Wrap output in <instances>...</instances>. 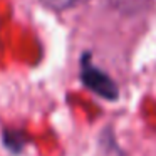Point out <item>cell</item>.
<instances>
[{
	"label": "cell",
	"mask_w": 156,
	"mask_h": 156,
	"mask_svg": "<svg viewBox=\"0 0 156 156\" xmlns=\"http://www.w3.org/2000/svg\"><path fill=\"white\" fill-rule=\"evenodd\" d=\"M79 79L86 89L96 94L98 98L109 102H116L119 99V86L108 72H104L101 67L92 64V59L89 52H84L81 55L79 64Z\"/></svg>",
	"instance_id": "6da1fadb"
},
{
	"label": "cell",
	"mask_w": 156,
	"mask_h": 156,
	"mask_svg": "<svg viewBox=\"0 0 156 156\" xmlns=\"http://www.w3.org/2000/svg\"><path fill=\"white\" fill-rule=\"evenodd\" d=\"M29 139L24 136V133L22 131H15V129H7V131H4V144L5 148L9 149V151L12 153H20L22 149L25 148V144H27Z\"/></svg>",
	"instance_id": "7a4b0ae2"
},
{
	"label": "cell",
	"mask_w": 156,
	"mask_h": 156,
	"mask_svg": "<svg viewBox=\"0 0 156 156\" xmlns=\"http://www.w3.org/2000/svg\"><path fill=\"white\" fill-rule=\"evenodd\" d=\"M41 2L52 10H67V9H72L76 5L82 4L84 0H41Z\"/></svg>",
	"instance_id": "3957f363"
}]
</instances>
